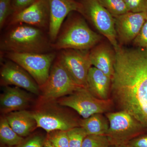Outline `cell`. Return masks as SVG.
<instances>
[{
	"instance_id": "cell-1",
	"label": "cell",
	"mask_w": 147,
	"mask_h": 147,
	"mask_svg": "<svg viewBox=\"0 0 147 147\" xmlns=\"http://www.w3.org/2000/svg\"><path fill=\"white\" fill-rule=\"evenodd\" d=\"M115 51L112 100L147 129V49L119 46Z\"/></svg>"
},
{
	"instance_id": "cell-2",
	"label": "cell",
	"mask_w": 147,
	"mask_h": 147,
	"mask_svg": "<svg viewBox=\"0 0 147 147\" xmlns=\"http://www.w3.org/2000/svg\"><path fill=\"white\" fill-rule=\"evenodd\" d=\"M49 37L43 30L27 24L9 26L0 41V50L4 53H45L53 49Z\"/></svg>"
},
{
	"instance_id": "cell-3",
	"label": "cell",
	"mask_w": 147,
	"mask_h": 147,
	"mask_svg": "<svg viewBox=\"0 0 147 147\" xmlns=\"http://www.w3.org/2000/svg\"><path fill=\"white\" fill-rule=\"evenodd\" d=\"M71 12L64 22L55 42L54 50H88L100 41L101 37L90 28L82 16Z\"/></svg>"
},
{
	"instance_id": "cell-4",
	"label": "cell",
	"mask_w": 147,
	"mask_h": 147,
	"mask_svg": "<svg viewBox=\"0 0 147 147\" xmlns=\"http://www.w3.org/2000/svg\"><path fill=\"white\" fill-rule=\"evenodd\" d=\"M105 115L109 123V129L105 135L111 146L127 144L131 139L147 132V129L125 111L108 112Z\"/></svg>"
},
{
	"instance_id": "cell-5",
	"label": "cell",
	"mask_w": 147,
	"mask_h": 147,
	"mask_svg": "<svg viewBox=\"0 0 147 147\" xmlns=\"http://www.w3.org/2000/svg\"><path fill=\"white\" fill-rule=\"evenodd\" d=\"M45 101L36 110L32 111L37 127L43 129L47 133L55 130L68 131L80 127V119L61 108L57 103Z\"/></svg>"
},
{
	"instance_id": "cell-6",
	"label": "cell",
	"mask_w": 147,
	"mask_h": 147,
	"mask_svg": "<svg viewBox=\"0 0 147 147\" xmlns=\"http://www.w3.org/2000/svg\"><path fill=\"white\" fill-rule=\"evenodd\" d=\"M84 88L74 81L58 57L50 69L47 81L40 87L42 100L54 101Z\"/></svg>"
},
{
	"instance_id": "cell-7",
	"label": "cell",
	"mask_w": 147,
	"mask_h": 147,
	"mask_svg": "<svg viewBox=\"0 0 147 147\" xmlns=\"http://www.w3.org/2000/svg\"><path fill=\"white\" fill-rule=\"evenodd\" d=\"M57 102L61 106L73 109L84 119L94 114L110 112L114 104L112 98L102 100L95 97L86 88L59 98Z\"/></svg>"
},
{
	"instance_id": "cell-8",
	"label": "cell",
	"mask_w": 147,
	"mask_h": 147,
	"mask_svg": "<svg viewBox=\"0 0 147 147\" xmlns=\"http://www.w3.org/2000/svg\"><path fill=\"white\" fill-rule=\"evenodd\" d=\"M8 60L16 63L27 71L39 87L47 81L57 57L56 53H4Z\"/></svg>"
},
{
	"instance_id": "cell-9",
	"label": "cell",
	"mask_w": 147,
	"mask_h": 147,
	"mask_svg": "<svg viewBox=\"0 0 147 147\" xmlns=\"http://www.w3.org/2000/svg\"><path fill=\"white\" fill-rule=\"evenodd\" d=\"M81 5L80 14L86 17L102 35L108 39L114 47L118 48L115 21L99 0H79Z\"/></svg>"
},
{
	"instance_id": "cell-10",
	"label": "cell",
	"mask_w": 147,
	"mask_h": 147,
	"mask_svg": "<svg viewBox=\"0 0 147 147\" xmlns=\"http://www.w3.org/2000/svg\"><path fill=\"white\" fill-rule=\"evenodd\" d=\"M58 57L74 81L87 88L88 74L92 67L88 50H62Z\"/></svg>"
},
{
	"instance_id": "cell-11",
	"label": "cell",
	"mask_w": 147,
	"mask_h": 147,
	"mask_svg": "<svg viewBox=\"0 0 147 147\" xmlns=\"http://www.w3.org/2000/svg\"><path fill=\"white\" fill-rule=\"evenodd\" d=\"M50 6L48 0H37L18 13L12 14L7 23L9 26L23 24L42 30L49 29Z\"/></svg>"
},
{
	"instance_id": "cell-12",
	"label": "cell",
	"mask_w": 147,
	"mask_h": 147,
	"mask_svg": "<svg viewBox=\"0 0 147 147\" xmlns=\"http://www.w3.org/2000/svg\"><path fill=\"white\" fill-rule=\"evenodd\" d=\"M1 84L12 85L33 94L40 93L39 86L26 70L16 63L9 60L2 63L0 71Z\"/></svg>"
},
{
	"instance_id": "cell-13",
	"label": "cell",
	"mask_w": 147,
	"mask_h": 147,
	"mask_svg": "<svg viewBox=\"0 0 147 147\" xmlns=\"http://www.w3.org/2000/svg\"><path fill=\"white\" fill-rule=\"evenodd\" d=\"M50 23L48 36L51 43L55 42L66 18L74 11L80 13L81 5L76 0H48Z\"/></svg>"
},
{
	"instance_id": "cell-14",
	"label": "cell",
	"mask_w": 147,
	"mask_h": 147,
	"mask_svg": "<svg viewBox=\"0 0 147 147\" xmlns=\"http://www.w3.org/2000/svg\"><path fill=\"white\" fill-rule=\"evenodd\" d=\"M114 18L117 39L122 44H127L139 34L147 20V13L128 12Z\"/></svg>"
},
{
	"instance_id": "cell-15",
	"label": "cell",
	"mask_w": 147,
	"mask_h": 147,
	"mask_svg": "<svg viewBox=\"0 0 147 147\" xmlns=\"http://www.w3.org/2000/svg\"><path fill=\"white\" fill-rule=\"evenodd\" d=\"M31 101L30 94L21 88L5 86L0 97L1 112L6 115L14 111L25 110Z\"/></svg>"
},
{
	"instance_id": "cell-16",
	"label": "cell",
	"mask_w": 147,
	"mask_h": 147,
	"mask_svg": "<svg viewBox=\"0 0 147 147\" xmlns=\"http://www.w3.org/2000/svg\"><path fill=\"white\" fill-rule=\"evenodd\" d=\"M115 53L105 44L96 45L90 51L92 65L113 78L114 73Z\"/></svg>"
},
{
	"instance_id": "cell-17",
	"label": "cell",
	"mask_w": 147,
	"mask_h": 147,
	"mask_svg": "<svg viewBox=\"0 0 147 147\" xmlns=\"http://www.w3.org/2000/svg\"><path fill=\"white\" fill-rule=\"evenodd\" d=\"M112 79L94 67L90 68L87 88L95 97L102 100L110 99Z\"/></svg>"
},
{
	"instance_id": "cell-18",
	"label": "cell",
	"mask_w": 147,
	"mask_h": 147,
	"mask_svg": "<svg viewBox=\"0 0 147 147\" xmlns=\"http://www.w3.org/2000/svg\"><path fill=\"white\" fill-rule=\"evenodd\" d=\"M5 117L11 127L21 137H27L37 127L36 121L31 111H14L6 114Z\"/></svg>"
},
{
	"instance_id": "cell-19",
	"label": "cell",
	"mask_w": 147,
	"mask_h": 147,
	"mask_svg": "<svg viewBox=\"0 0 147 147\" xmlns=\"http://www.w3.org/2000/svg\"><path fill=\"white\" fill-rule=\"evenodd\" d=\"M103 114H96L87 119H81L80 127L86 132L87 135H106L109 127V123Z\"/></svg>"
},
{
	"instance_id": "cell-20",
	"label": "cell",
	"mask_w": 147,
	"mask_h": 147,
	"mask_svg": "<svg viewBox=\"0 0 147 147\" xmlns=\"http://www.w3.org/2000/svg\"><path fill=\"white\" fill-rule=\"evenodd\" d=\"M25 139L16 133L11 127L6 118L1 117L0 120V140L1 143L8 147L18 146Z\"/></svg>"
},
{
	"instance_id": "cell-21",
	"label": "cell",
	"mask_w": 147,
	"mask_h": 147,
	"mask_svg": "<svg viewBox=\"0 0 147 147\" xmlns=\"http://www.w3.org/2000/svg\"><path fill=\"white\" fill-rule=\"evenodd\" d=\"M114 17L129 12L124 0H99Z\"/></svg>"
},
{
	"instance_id": "cell-22",
	"label": "cell",
	"mask_w": 147,
	"mask_h": 147,
	"mask_svg": "<svg viewBox=\"0 0 147 147\" xmlns=\"http://www.w3.org/2000/svg\"><path fill=\"white\" fill-rule=\"evenodd\" d=\"M108 137L105 135H88L84 138L82 147H111Z\"/></svg>"
},
{
	"instance_id": "cell-23",
	"label": "cell",
	"mask_w": 147,
	"mask_h": 147,
	"mask_svg": "<svg viewBox=\"0 0 147 147\" xmlns=\"http://www.w3.org/2000/svg\"><path fill=\"white\" fill-rule=\"evenodd\" d=\"M69 147H82L84 138L87 134L84 129L77 127L67 131Z\"/></svg>"
},
{
	"instance_id": "cell-24",
	"label": "cell",
	"mask_w": 147,
	"mask_h": 147,
	"mask_svg": "<svg viewBox=\"0 0 147 147\" xmlns=\"http://www.w3.org/2000/svg\"><path fill=\"white\" fill-rule=\"evenodd\" d=\"M47 138L56 147H69L67 131L55 130L47 133Z\"/></svg>"
},
{
	"instance_id": "cell-25",
	"label": "cell",
	"mask_w": 147,
	"mask_h": 147,
	"mask_svg": "<svg viewBox=\"0 0 147 147\" xmlns=\"http://www.w3.org/2000/svg\"><path fill=\"white\" fill-rule=\"evenodd\" d=\"M12 0H0V29L6 24L9 18L13 14Z\"/></svg>"
},
{
	"instance_id": "cell-26",
	"label": "cell",
	"mask_w": 147,
	"mask_h": 147,
	"mask_svg": "<svg viewBox=\"0 0 147 147\" xmlns=\"http://www.w3.org/2000/svg\"><path fill=\"white\" fill-rule=\"evenodd\" d=\"M129 12H147V0H124Z\"/></svg>"
},
{
	"instance_id": "cell-27",
	"label": "cell",
	"mask_w": 147,
	"mask_h": 147,
	"mask_svg": "<svg viewBox=\"0 0 147 147\" xmlns=\"http://www.w3.org/2000/svg\"><path fill=\"white\" fill-rule=\"evenodd\" d=\"M46 138L40 134H34L25 139L22 144L15 147H44Z\"/></svg>"
},
{
	"instance_id": "cell-28",
	"label": "cell",
	"mask_w": 147,
	"mask_h": 147,
	"mask_svg": "<svg viewBox=\"0 0 147 147\" xmlns=\"http://www.w3.org/2000/svg\"><path fill=\"white\" fill-rule=\"evenodd\" d=\"M133 42L137 47L147 49V20Z\"/></svg>"
},
{
	"instance_id": "cell-29",
	"label": "cell",
	"mask_w": 147,
	"mask_h": 147,
	"mask_svg": "<svg viewBox=\"0 0 147 147\" xmlns=\"http://www.w3.org/2000/svg\"><path fill=\"white\" fill-rule=\"evenodd\" d=\"M37 0H12L13 14L18 13L34 3Z\"/></svg>"
},
{
	"instance_id": "cell-30",
	"label": "cell",
	"mask_w": 147,
	"mask_h": 147,
	"mask_svg": "<svg viewBox=\"0 0 147 147\" xmlns=\"http://www.w3.org/2000/svg\"><path fill=\"white\" fill-rule=\"evenodd\" d=\"M127 145L129 147H147V132L131 139Z\"/></svg>"
},
{
	"instance_id": "cell-31",
	"label": "cell",
	"mask_w": 147,
	"mask_h": 147,
	"mask_svg": "<svg viewBox=\"0 0 147 147\" xmlns=\"http://www.w3.org/2000/svg\"><path fill=\"white\" fill-rule=\"evenodd\" d=\"M44 147H55V146H54L49 141V140H48V139H47V138H46V139H45V144H44Z\"/></svg>"
},
{
	"instance_id": "cell-32",
	"label": "cell",
	"mask_w": 147,
	"mask_h": 147,
	"mask_svg": "<svg viewBox=\"0 0 147 147\" xmlns=\"http://www.w3.org/2000/svg\"><path fill=\"white\" fill-rule=\"evenodd\" d=\"M111 147H129L127 144L111 146Z\"/></svg>"
},
{
	"instance_id": "cell-33",
	"label": "cell",
	"mask_w": 147,
	"mask_h": 147,
	"mask_svg": "<svg viewBox=\"0 0 147 147\" xmlns=\"http://www.w3.org/2000/svg\"></svg>"
}]
</instances>
